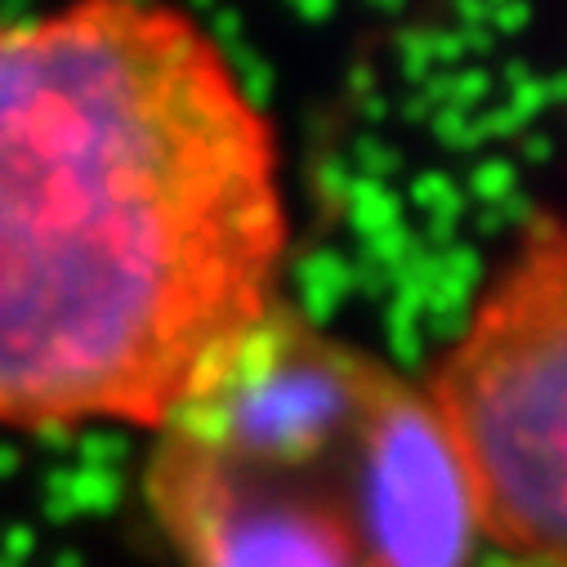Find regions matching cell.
<instances>
[{
    "label": "cell",
    "mask_w": 567,
    "mask_h": 567,
    "mask_svg": "<svg viewBox=\"0 0 567 567\" xmlns=\"http://www.w3.org/2000/svg\"><path fill=\"white\" fill-rule=\"evenodd\" d=\"M281 148L166 0L0 19V430H157L277 309Z\"/></svg>",
    "instance_id": "1"
},
{
    "label": "cell",
    "mask_w": 567,
    "mask_h": 567,
    "mask_svg": "<svg viewBox=\"0 0 567 567\" xmlns=\"http://www.w3.org/2000/svg\"><path fill=\"white\" fill-rule=\"evenodd\" d=\"M153 434L144 492L184 567H474V505L420 389L281 305Z\"/></svg>",
    "instance_id": "2"
},
{
    "label": "cell",
    "mask_w": 567,
    "mask_h": 567,
    "mask_svg": "<svg viewBox=\"0 0 567 567\" xmlns=\"http://www.w3.org/2000/svg\"><path fill=\"white\" fill-rule=\"evenodd\" d=\"M501 558L563 567L567 540V246L536 210L420 384Z\"/></svg>",
    "instance_id": "3"
},
{
    "label": "cell",
    "mask_w": 567,
    "mask_h": 567,
    "mask_svg": "<svg viewBox=\"0 0 567 567\" xmlns=\"http://www.w3.org/2000/svg\"><path fill=\"white\" fill-rule=\"evenodd\" d=\"M492 567H549V563H518V558H496Z\"/></svg>",
    "instance_id": "4"
}]
</instances>
